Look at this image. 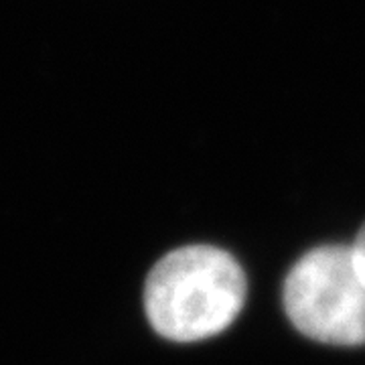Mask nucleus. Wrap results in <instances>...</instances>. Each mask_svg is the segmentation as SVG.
Returning <instances> with one entry per match:
<instances>
[{
  "label": "nucleus",
  "mask_w": 365,
  "mask_h": 365,
  "mask_svg": "<svg viewBox=\"0 0 365 365\" xmlns=\"http://www.w3.org/2000/svg\"><path fill=\"white\" fill-rule=\"evenodd\" d=\"M248 278L230 252L215 246L173 250L144 284V311L160 337L195 343L223 333L242 313Z\"/></svg>",
  "instance_id": "nucleus-1"
},
{
  "label": "nucleus",
  "mask_w": 365,
  "mask_h": 365,
  "mask_svg": "<svg viewBox=\"0 0 365 365\" xmlns=\"http://www.w3.org/2000/svg\"><path fill=\"white\" fill-rule=\"evenodd\" d=\"M282 304L292 327L309 339L365 345V276L351 246L329 244L300 256L284 278Z\"/></svg>",
  "instance_id": "nucleus-2"
},
{
  "label": "nucleus",
  "mask_w": 365,
  "mask_h": 365,
  "mask_svg": "<svg viewBox=\"0 0 365 365\" xmlns=\"http://www.w3.org/2000/svg\"><path fill=\"white\" fill-rule=\"evenodd\" d=\"M351 252L353 258L357 262V266H359V270L365 276V223L359 227V232H357L355 240H353Z\"/></svg>",
  "instance_id": "nucleus-3"
}]
</instances>
